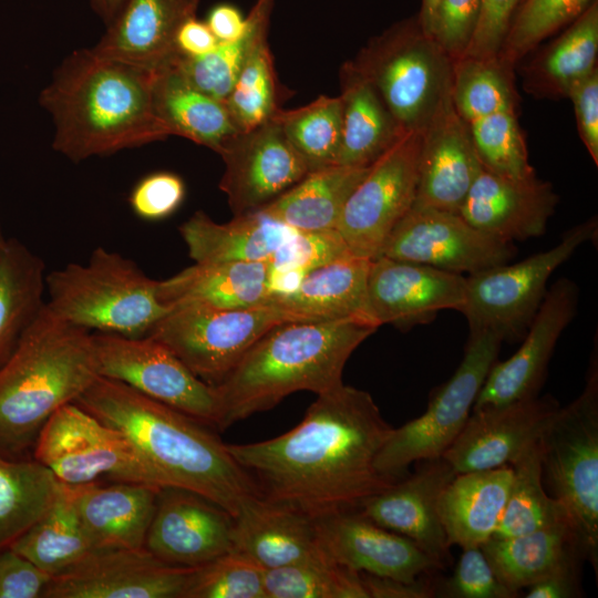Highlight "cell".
<instances>
[{
	"label": "cell",
	"mask_w": 598,
	"mask_h": 598,
	"mask_svg": "<svg viewBox=\"0 0 598 598\" xmlns=\"http://www.w3.org/2000/svg\"><path fill=\"white\" fill-rule=\"evenodd\" d=\"M154 72V111L169 134L219 153L223 143L238 132L225 103L195 89L168 62Z\"/></svg>",
	"instance_id": "obj_35"
},
{
	"label": "cell",
	"mask_w": 598,
	"mask_h": 598,
	"mask_svg": "<svg viewBox=\"0 0 598 598\" xmlns=\"http://www.w3.org/2000/svg\"><path fill=\"white\" fill-rule=\"evenodd\" d=\"M45 265L16 238L0 260V369L45 303Z\"/></svg>",
	"instance_id": "obj_38"
},
{
	"label": "cell",
	"mask_w": 598,
	"mask_h": 598,
	"mask_svg": "<svg viewBox=\"0 0 598 598\" xmlns=\"http://www.w3.org/2000/svg\"><path fill=\"white\" fill-rule=\"evenodd\" d=\"M71 486L80 523L94 549L144 547L161 488L104 481Z\"/></svg>",
	"instance_id": "obj_27"
},
{
	"label": "cell",
	"mask_w": 598,
	"mask_h": 598,
	"mask_svg": "<svg viewBox=\"0 0 598 598\" xmlns=\"http://www.w3.org/2000/svg\"><path fill=\"white\" fill-rule=\"evenodd\" d=\"M413 474L369 497L357 511L377 525L408 537L443 568L450 546L442 526L440 497L456 473L441 456L419 462Z\"/></svg>",
	"instance_id": "obj_22"
},
{
	"label": "cell",
	"mask_w": 598,
	"mask_h": 598,
	"mask_svg": "<svg viewBox=\"0 0 598 598\" xmlns=\"http://www.w3.org/2000/svg\"><path fill=\"white\" fill-rule=\"evenodd\" d=\"M74 403L125 434L164 487L195 492L233 517L259 496L227 444L198 420L100 375Z\"/></svg>",
	"instance_id": "obj_2"
},
{
	"label": "cell",
	"mask_w": 598,
	"mask_h": 598,
	"mask_svg": "<svg viewBox=\"0 0 598 598\" xmlns=\"http://www.w3.org/2000/svg\"><path fill=\"white\" fill-rule=\"evenodd\" d=\"M560 408L549 394L473 410L442 457L456 474L511 465L538 442Z\"/></svg>",
	"instance_id": "obj_19"
},
{
	"label": "cell",
	"mask_w": 598,
	"mask_h": 598,
	"mask_svg": "<svg viewBox=\"0 0 598 598\" xmlns=\"http://www.w3.org/2000/svg\"><path fill=\"white\" fill-rule=\"evenodd\" d=\"M320 547L336 563L352 570L400 580H415L440 568L405 536L388 530L359 512L315 520Z\"/></svg>",
	"instance_id": "obj_23"
},
{
	"label": "cell",
	"mask_w": 598,
	"mask_h": 598,
	"mask_svg": "<svg viewBox=\"0 0 598 598\" xmlns=\"http://www.w3.org/2000/svg\"><path fill=\"white\" fill-rule=\"evenodd\" d=\"M206 24L218 42H229L245 33L247 20L236 7L220 3L209 11Z\"/></svg>",
	"instance_id": "obj_60"
},
{
	"label": "cell",
	"mask_w": 598,
	"mask_h": 598,
	"mask_svg": "<svg viewBox=\"0 0 598 598\" xmlns=\"http://www.w3.org/2000/svg\"><path fill=\"white\" fill-rule=\"evenodd\" d=\"M481 169L468 124L457 114L450 96L422 131L412 207L458 214Z\"/></svg>",
	"instance_id": "obj_24"
},
{
	"label": "cell",
	"mask_w": 598,
	"mask_h": 598,
	"mask_svg": "<svg viewBox=\"0 0 598 598\" xmlns=\"http://www.w3.org/2000/svg\"><path fill=\"white\" fill-rule=\"evenodd\" d=\"M99 377L93 332L47 305L0 369V455L32 457L47 421Z\"/></svg>",
	"instance_id": "obj_5"
},
{
	"label": "cell",
	"mask_w": 598,
	"mask_h": 598,
	"mask_svg": "<svg viewBox=\"0 0 598 598\" xmlns=\"http://www.w3.org/2000/svg\"><path fill=\"white\" fill-rule=\"evenodd\" d=\"M195 568L166 564L145 547L97 548L53 575L43 598H183Z\"/></svg>",
	"instance_id": "obj_16"
},
{
	"label": "cell",
	"mask_w": 598,
	"mask_h": 598,
	"mask_svg": "<svg viewBox=\"0 0 598 598\" xmlns=\"http://www.w3.org/2000/svg\"><path fill=\"white\" fill-rule=\"evenodd\" d=\"M341 116L340 96L321 95L295 110L278 109L271 118L281 127L310 173L336 165Z\"/></svg>",
	"instance_id": "obj_44"
},
{
	"label": "cell",
	"mask_w": 598,
	"mask_h": 598,
	"mask_svg": "<svg viewBox=\"0 0 598 598\" xmlns=\"http://www.w3.org/2000/svg\"><path fill=\"white\" fill-rule=\"evenodd\" d=\"M199 0H126L91 48L99 55L156 69L175 55L179 27L196 17Z\"/></svg>",
	"instance_id": "obj_26"
},
{
	"label": "cell",
	"mask_w": 598,
	"mask_h": 598,
	"mask_svg": "<svg viewBox=\"0 0 598 598\" xmlns=\"http://www.w3.org/2000/svg\"><path fill=\"white\" fill-rule=\"evenodd\" d=\"M288 321L303 320L275 303L244 309L182 303L172 306L145 337L215 385L266 332Z\"/></svg>",
	"instance_id": "obj_11"
},
{
	"label": "cell",
	"mask_w": 598,
	"mask_h": 598,
	"mask_svg": "<svg viewBox=\"0 0 598 598\" xmlns=\"http://www.w3.org/2000/svg\"><path fill=\"white\" fill-rule=\"evenodd\" d=\"M522 0H483L474 35L462 56L497 55L511 20Z\"/></svg>",
	"instance_id": "obj_54"
},
{
	"label": "cell",
	"mask_w": 598,
	"mask_h": 598,
	"mask_svg": "<svg viewBox=\"0 0 598 598\" xmlns=\"http://www.w3.org/2000/svg\"><path fill=\"white\" fill-rule=\"evenodd\" d=\"M224 103L238 132L261 125L279 109L274 59L267 40L250 53Z\"/></svg>",
	"instance_id": "obj_48"
},
{
	"label": "cell",
	"mask_w": 598,
	"mask_h": 598,
	"mask_svg": "<svg viewBox=\"0 0 598 598\" xmlns=\"http://www.w3.org/2000/svg\"><path fill=\"white\" fill-rule=\"evenodd\" d=\"M462 550L451 576L435 586V597H516L501 582L481 547H470Z\"/></svg>",
	"instance_id": "obj_51"
},
{
	"label": "cell",
	"mask_w": 598,
	"mask_h": 598,
	"mask_svg": "<svg viewBox=\"0 0 598 598\" xmlns=\"http://www.w3.org/2000/svg\"><path fill=\"white\" fill-rule=\"evenodd\" d=\"M341 140L337 165L365 167L404 134L372 84L347 61L340 71Z\"/></svg>",
	"instance_id": "obj_33"
},
{
	"label": "cell",
	"mask_w": 598,
	"mask_h": 598,
	"mask_svg": "<svg viewBox=\"0 0 598 598\" xmlns=\"http://www.w3.org/2000/svg\"><path fill=\"white\" fill-rule=\"evenodd\" d=\"M267 261L194 264L165 280L157 295L168 306L200 303L220 309L269 305Z\"/></svg>",
	"instance_id": "obj_31"
},
{
	"label": "cell",
	"mask_w": 598,
	"mask_h": 598,
	"mask_svg": "<svg viewBox=\"0 0 598 598\" xmlns=\"http://www.w3.org/2000/svg\"><path fill=\"white\" fill-rule=\"evenodd\" d=\"M267 598H368L362 575L331 559L317 557L265 571Z\"/></svg>",
	"instance_id": "obj_45"
},
{
	"label": "cell",
	"mask_w": 598,
	"mask_h": 598,
	"mask_svg": "<svg viewBox=\"0 0 598 598\" xmlns=\"http://www.w3.org/2000/svg\"><path fill=\"white\" fill-rule=\"evenodd\" d=\"M371 262L354 255L340 258L309 271L293 293L270 303L303 321L355 319L375 326L368 308Z\"/></svg>",
	"instance_id": "obj_32"
},
{
	"label": "cell",
	"mask_w": 598,
	"mask_h": 598,
	"mask_svg": "<svg viewBox=\"0 0 598 598\" xmlns=\"http://www.w3.org/2000/svg\"><path fill=\"white\" fill-rule=\"evenodd\" d=\"M158 280L132 259L95 248L85 264L45 275L48 307L61 319L93 332L145 337L171 307L157 295Z\"/></svg>",
	"instance_id": "obj_6"
},
{
	"label": "cell",
	"mask_w": 598,
	"mask_h": 598,
	"mask_svg": "<svg viewBox=\"0 0 598 598\" xmlns=\"http://www.w3.org/2000/svg\"><path fill=\"white\" fill-rule=\"evenodd\" d=\"M10 548L51 576L94 549L80 523L71 485L62 484L51 508Z\"/></svg>",
	"instance_id": "obj_41"
},
{
	"label": "cell",
	"mask_w": 598,
	"mask_h": 598,
	"mask_svg": "<svg viewBox=\"0 0 598 598\" xmlns=\"http://www.w3.org/2000/svg\"><path fill=\"white\" fill-rule=\"evenodd\" d=\"M481 548L501 582L516 597L559 566L584 560L567 524L512 537H492Z\"/></svg>",
	"instance_id": "obj_36"
},
{
	"label": "cell",
	"mask_w": 598,
	"mask_h": 598,
	"mask_svg": "<svg viewBox=\"0 0 598 598\" xmlns=\"http://www.w3.org/2000/svg\"><path fill=\"white\" fill-rule=\"evenodd\" d=\"M265 571L236 549L197 566L183 598H267Z\"/></svg>",
	"instance_id": "obj_49"
},
{
	"label": "cell",
	"mask_w": 598,
	"mask_h": 598,
	"mask_svg": "<svg viewBox=\"0 0 598 598\" xmlns=\"http://www.w3.org/2000/svg\"><path fill=\"white\" fill-rule=\"evenodd\" d=\"M482 166L513 181H530L536 173L528 159L517 112H499L468 123Z\"/></svg>",
	"instance_id": "obj_47"
},
{
	"label": "cell",
	"mask_w": 598,
	"mask_h": 598,
	"mask_svg": "<svg viewBox=\"0 0 598 598\" xmlns=\"http://www.w3.org/2000/svg\"><path fill=\"white\" fill-rule=\"evenodd\" d=\"M483 0H439L432 37L452 61L461 58L480 19Z\"/></svg>",
	"instance_id": "obj_52"
},
{
	"label": "cell",
	"mask_w": 598,
	"mask_h": 598,
	"mask_svg": "<svg viewBox=\"0 0 598 598\" xmlns=\"http://www.w3.org/2000/svg\"><path fill=\"white\" fill-rule=\"evenodd\" d=\"M348 62L372 84L405 133L423 131L451 96L453 62L416 16L372 38Z\"/></svg>",
	"instance_id": "obj_8"
},
{
	"label": "cell",
	"mask_w": 598,
	"mask_h": 598,
	"mask_svg": "<svg viewBox=\"0 0 598 598\" xmlns=\"http://www.w3.org/2000/svg\"><path fill=\"white\" fill-rule=\"evenodd\" d=\"M422 131L404 134L372 163L344 205L337 231L354 256L375 259L413 206Z\"/></svg>",
	"instance_id": "obj_14"
},
{
	"label": "cell",
	"mask_w": 598,
	"mask_h": 598,
	"mask_svg": "<svg viewBox=\"0 0 598 598\" xmlns=\"http://www.w3.org/2000/svg\"><path fill=\"white\" fill-rule=\"evenodd\" d=\"M218 44V40L209 30L206 22L196 17L186 20L178 29L175 38V49L185 56H200L210 52Z\"/></svg>",
	"instance_id": "obj_59"
},
{
	"label": "cell",
	"mask_w": 598,
	"mask_h": 598,
	"mask_svg": "<svg viewBox=\"0 0 598 598\" xmlns=\"http://www.w3.org/2000/svg\"><path fill=\"white\" fill-rule=\"evenodd\" d=\"M557 204L549 182L513 181L482 166L458 214L482 233L514 243L542 236Z\"/></svg>",
	"instance_id": "obj_25"
},
{
	"label": "cell",
	"mask_w": 598,
	"mask_h": 598,
	"mask_svg": "<svg viewBox=\"0 0 598 598\" xmlns=\"http://www.w3.org/2000/svg\"><path fill=\"white\" fill-rule=\"evenodd\" d=\"M539 439L543 482L565 508L584 560L598 575V364Z\"/></svg>",
	"instance_id": "obj_7"
},
{
	"label": "cell",
	"mask_w": 598,
	"mask_h": 598,
	"mask_svg": "<svg viewBox=\"0 0 598 598\" xmlns=\"http://www.w3.org/2000/svg\"><path fill=\"white\" fill-rule=\"evenodd\" d=\"M503 340L488 330H470L463 359L431 396L423 414L393 427L375 458L377 470L392 480L421 461L441 457L464 427Z\"/></svg>",
	"instance_id": "obj_9"
},
{
	"label": "cell",
	"mask_w": 598,
	"mask_h": 598,
	"mask_svg": "<svg viewBox=\"0 0 598 598\" xmlns=\"http://www.w3.org/2000/svg\"><path fill=\"white\" fill-rule=\"evenodd\" d=\"M274 3L275 0H256L246 17V31L239 39L218 42L200 56L176 53L167 62L195 89L224 103L250 53L267 40Z\"/></svg>",
	"instance_id": "obj_40"
},
{
	"label": "cell",
	"mask_w": 598,
	"mask_h": 598,
	"mask_svg": "<svg viewBox=\"0 0 598 598\" xmlns=\"http://www.w3.org/2000/svg\"><path fill=\"white\" fill-rule=\"evenodd\" d=\"M295 230L261 210L234 216L226 224L198 210L179 226L196 264L267 261Z\"/></svg>",
	"instance_id": "obj_29"
},
{
	"label": "cell",
	"mask_w": 598,
	"mask_h": 598,
	"mask_svg": "<svg viewBox=\"0 0 598 598\" xmlns=\"http://www.w3.org/2000/svg\"><path fill=\"white\" fill-rule=\"evenodd\" d=\"M594 0H522L497 56L515 68L540 42L576 20Z\"/></svg>",
	"instance_id": "obj_46"
},
{
	"label": "cell",
	"mask_w": 598,
	"mask_h": 598,
	"mask_svg": "<svg viewBox=\"0 0 598 598\" xmlns=\"http://www.w3.org/2000/svg\"><path fill=\"white\" fill-rule=\"evenodd\" d=\"M154 69L72 52L40 93L52 116L53 148L74 163L169 136L153 104Z\"/></svg>",
	"instance_id": "obj_3"
},
{
	"label": "cell",
	"mask_w": 598,
	"mask_h": 598,
	"mask_svg": "<svg viewBox=\"0 0 598 598\" xmlns=\"http://www.w3.org/2000/svg\"><path fill=\"white\" fill-rule=\"evenodd\" d=\"M95 11L109 24L118 13L126 0H91Z\"/></svg>",
	"instance_id": "obj_61"
},
{
	"label": "cell",
	"mask_w": 598,
	"mask_h": 598,
	"mask_svg": "<svg viewBox=\"0 0 598 598\" xmlns=\"http://www.w3.org/2000/svg\"><path fill=\"white\" fill-rule=\"evenodd\" d=\"M375 330L355 319L274 327L215 384L220 402L217 429L270 410L291 393L320 394L339 386L348 359Z\"/></svg>",
	"instance_id": "obj_4"
},
{
	"label": "cell",
	"mask_w": 598,
	"mask_h": 598,
	"mask_svg": "<svg viewBox=\"0 0 598 598\" xmlns=\"http://www.w3.org/2000/svg\"><path fill=\"white\" fill-rule=\"evenodd\" d=\"M62 484L34 458L0 455V553L54 504Z\"/></svg>",
	"instance_id": "obj_39"
},
{
	"label": "cell",
	"mask_w": 598,
	"mask_h": 598,
	"mask_svg": "<svg viewBox=\"0 0 598 598\" xmlns=\"http://www.w3.org/2000/svg\"><path fill=\"white\" fill-rule=\"evenodd\" d=\"M567 97L574 106L580 140L598 165V68L578 81Z\"/></svg>",
	"instance_id": "obj_56"
},
{
	"label": "cell",
	"mask_w": 598,
	"mask_h": 598,
	"mask_svg": "<svg viewBox=\"0 0 598 598\" xmlns=\"http://www.w3.org/2000/svg\"><path fill=\"white\" fill-rule=\"evenodd\" d=\"M369 167L336 164L310 172L259 210L297 230L336 229L346 203Z\"/></svg>",
	"instance_id": "obj_37"
},
{
	"label": "cell",
	"mask_w": 598,
	"mask_h": 598,
	"mask_svg": "<svg viewBox=\"0 0 598 598\" xmlns=\"http://www.w3.org/2000/svg\"><path fill=\"white\" fill-rule=\"evenodd\" d=\"M51 577L12 548L0 553V598H43Z\"/></svg>",
	"instance_id": "obj_55"
},
{
	"label": "cell",
	"mask_w": 598,
	"mask_h": 598,
	"mask_svg": "<svg viewBox=\"0 0 598 598\" xmlns=\"http://www.w3.org/2000/svg\"><path fill=\"white\" fill-rule=\"evenodd\" d=\"M218 154L225 163L219 188L234 216L261 209L309 173L272 118L234 133Z\"/></svg>",
	"instance_id": "obj_17"
},
{
	"label": "cell",
	"mask_w": 598,
	"mask_h": 598,
	"mask_svg": "<svg viewBox=\"0 0 598 598\" xmlns=\"http://www.w3.org/2000/svg\"><path fill=\"white\" fill-rule=\"evenodd\" d=\"M579 559L566 563L526 588V598H575L581 594Z\"/></svg>",
	"instance_id": "obj_57"
},
{
	"label": "cell",
	"mask_w": 598,
	"mask_h": 598,
	"mask_svg": "<svg viewBox=\"0 0 598 598\" xmlns=\"http://www.w3.org/2000/svg\"><path fill=\"white\" fill-rule=\"evenodd\" d=\"M578 295V287L570 279L561 278L551 285L522 346L507 360L493 364L472 411L538 395L557 341L576 316Z\"/></svg>",
	"instance_id": "obj_18"
},
{
	"label": "cell",
	"mask_w": 598,
	"mask_h": 598,
	"mask_svg": "<svg viewBox=\"0 0 598 598\" xmlns=\"http://www.w3.org/2000/svg\"><path fill=\"white\" fill-rule=\"evenodd\" d=\"M233 516L208 498L179 487L158 491L144 547L176 566H202L233 549Z\"/></svg>",
	"instance_id": "obj_20"
},
{
	"label": "cell",
	"mask_w": 598,
	"mask_h": 598,
	"mask_svg": "<svg viewBox=\"0 0 598 598\" xmlns=\"http://www.w3.org/2000/svg\"><path fill=\"white\" fill-rule=\"evenodd\" d=\"M466 277L412 261L379 256L368 279V308L377 327L426 323L445 309L461 311Z\"/></svg>",
	"instance_id": "obj_21"
},
{
	"label": "cell",
	"mask_w": 598,
	"mask_h": 598,
	"mask_svg": "<svg viewBox=\"0 0 598 598\" xmlns=\"http://www.w3.org/2000/svg\"><path fill=\"white\" fill-rule=\"evenodd\" d=\"M591 217L566 230L553 248L508 265L502 264L466 277L462 312L470 330H488L502 340L524 337L537 312L553 272L584 244L597 237Z\"/></svg>",
	"instance_id": "obj_10"
},
{
	"label": "cell",
	"mask_w": 598,
	"mask_h": 598,
	"mask_svg": "<svg viewBox=\"0 0 598 598\" xmlns=\"http://www.w3.org/2000/svg\"><path fill=\"white\" fill-rule=\"evenodd\" d=\"M352 255L337 229L295 230L267 260L268 270L293 269L308 274Z\"/></svg>",
	"instance_id": "obj_50"
},
{
	"label": "cell",
	"mask_w": 598,
	"mask_h": 598,
	"mask_svg": "<svg viewBox=\"0 0 598 598\" xmlns=\"http://www.w3.org/2000/svg\"><path fill=\"white\" fill-rule=\"evenodd\" d=\"M32 458L66 485L109 480L164 487L125 434L74 402L60 408L43 425Z\"/></svg>",
	"instance_id": "obj_12"
},
{
	"label": "cell",
	"mask_w": 598,
	"mask_h": 598,
	"mask_svg": "<svg viewBox=\"0 0 598 598\" xmlns=\"http://www.w3.org/2000/svg\"><path fill=\"white\" fill-rule=\"evenodd\" d=\"M392 429L369 392L342 383L317 394L290 431L227 448L261 498L316 520L357 512L398 481L375 467Z\"/></svg>",
	"instance_id": "obj_1"
},
{
	"label": "cell",
	"mask_w": 598,
	"mask_h": 598,
	"mask_svg": "<svg viewBox=\"0 0 598 598\" xmlns=\"http://www.w3.org/2000/svg\"><path fill=\"white\" fill-rule=\"evenodd\" d=\"M185 192V184L177 174L156 172L143 177L134 186L128 202L138 218L162 220L177 210Z\"/></svg>",
	"instance_id": "obj_53"
},
{
	"label": "cell",
	"mask_w": 598,
	"mask_h": 598,
	"mask_svg": "<svg viewBox=\"0 0 598 598\" xmlns=\"http://www.w3.org/2000/svg\"><path fill=\"white\" fill-rule=\"evenodd\" d=\"M512 476L511 465L454 476L439 502V513L450 547H481L494 536L506 504Z\"/></svg>",
	"instance_id": "obj_30"
},
{
	"label": "cell",
	"mask_w": 598,
	"mask_h": 598,
	"mask_svg": "<svg viewBox=\"0 0 598 598\" xmlns=\"http://www.w3.org/2000/svg\"><path fill=\"white\" fill-rule=\"evenodd\" d=\"M233 549L266 570L281 568L323 553L315 520L282 504L256 496L233 517Z\"/></svg>",
	"instance_id": "obj_28"
},
{
	"label": "cell",
	"mask_w": 598,
	"mask_h": 598,
	"mask_svg": "<svg viewBox=\"0 0 598 598\" xmlns=\"http://www.w3.org/2000/svg\"><path fill=\"white\" fill-rule=\"evenodd\" d=\"M368 598H432L435 585L423 578L406 581L361 573Z\"/></svg>",
	"instance_id": "obj_58"
},
{
	"label": "cell",
	"mask_w": 598,
	"mask_h": 598,
	"mask_svg": "<svg viewBox=\"0 0 598 598\" xmlns=\"http://www.w3.org/2000/svg\"><path fill=\"white\" fill-rule=\"evenodd\" d=\"M598 0L522 68L525 92L537 99L567 97L597 68Z\"/></svg>",
	"instance_id": "obj_34"
},
{
	"label": "cell",
	"mask_w": 598,
	"mask_h": 598,
	"mask_svg": "<svg viewBox=\"0 0 598 598\" xmlns=\"http://www.w3.org/2000/svg\"><path fill=\"white\" fill-rule=\"evenodd\" d=\"M452 62L451 100L467 124L499 112H517L513 66L497 55L461 56Z\"/></svg>",
	"instance_id": "obj_43"
},
{
	"label": "cell",
	"mask_w": 598,
	"mask_h": 598,
	"mask_svg": "<svg viewBox=\"0 0 598 598\" xmlns=\"http://www.w3.org/2000/svg\"><path fill=\"white\" fill-rule=\"evenodd\" d=\"M100 377L217 427L220 402L215 385L194 374L168 348L150 337L93 332Z\"/></svg>",
	"instance_id": "obj_13"
},
{
	"label": "cell",
	"mask_w": 598,
	"mask_h": 598,
	"mask_svg": "<svg viewBox=\"0 0 598 598\" xmlns=\"http://www.w3.org/2000/svg\"><path fill=\"white\" fill-rule=\"evenodd\" d=\"M516 252L513 243L482 233L460 214L411 207L389 235L380 256L471 275L506 264Z\"/></svg>",
	"instance_id": "obj_15"
},
{
	"label": "cell",
	"mask_w": 598,
	"mask_h": 598,
	"mask_svg": "<svg viewBox=\"0 0 598 598\" xmlns=\"http://www.w3.org/2000/svg\"><path fill=\"white\" fill-rule=\"evenodd\" d=\"M437 3H439V0H422L420 11L416 14L422 28L429 34L432 33V27H433V21H434Z\"/></svg>",
	"instance_id": "obj_62"
},
{
	"label": "cell",
	"mask_w": 598,
	"mask_h": 598,
	"mask_svg": "<svg viewBox=\"0 0 598 598\" xmlns=\"http://www.w3.org/2000/svg\"><path fill=\"white\" fill-rule=\"evenodd\" d=\"M8 240H9V238H6V236L3 234V230H2V227H1V223H0V260L2 258V255H3L4 250H6Z\"/></svg>",
	"instance_id": "obj_63"
},
{
	"label": "cell",
	"mask_w": 598,
	"mask_h": 598,
	"mask_svg": "<svg viewBox=\"0 0 598 598\" xmlns=\"http://www.w3.org/2000/svg\"><path fill=\"white\" fill-rule=\"evenodd\" d=\"M511 466L509 492L493 537H512L560 524L570 527L565 508L544 485L539 441L527 447Z\"/></svg>",
	"instance_id": "obj_42"
}]
</instances>
